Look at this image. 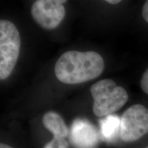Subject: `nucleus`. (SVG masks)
I'll return each instance as SVG.
<instances>
[{
    "mask_svg": "<svg viewBox=\"0 0 148 148\" xmlns=\"http://www.w3.org/2000/svg\"><path fill=\"white\" fill-rule=\"evenodd\" d=\"M103 69V59L96 51L71 50L60 56L56 63L54 72L60 82L76 84L96 78Z\"/></svg>",
    "mask_w": 148,
    "mask_h": 148,
    "instance_id": "nucleus-1",
    "label": "nucleus"
},
{
    "mask_svg": "<svg viewBox=\"0 0 148 148\" xmlns=\"http://www.w3.org/2000/svg\"><path fill=\"white\" fill-rule=\"evenodd\" d=\"M94 99L92 111L95 116L102 117L112 114L121 109L128 100L124 88L117 86L112 79L98 81L90 87Z\"/></svg>",
    "mask_w": 148,
    "mask_h": 148,
    "instance_id": "nucleus-2",
    "label": "nucleus"
},
{
    "mask_svg": "<svg viewBox=\"0 0 148 148\" xmlns=\"http://www.w3.org/2000/svg\"><path fill=\"white\" fill-rule=\"evenodd\" d=\"M21 47L19 32L8 20L0 21V79H5L13 71Z\"/></svg>",
    "mask_w": 148,
    "mask_h": 148,
    "instance_id": "nucleus-3",
    "label": "nucleus"
},
{
    "mask_svg": "<svg viewBox=\"0 0 148 148\" xmlns=\"http://www.w3.org/2000/svg\"><path fill=\"white\" fill-rule=\"evenodd\" d=\"M148 133V108L141 104L131 106L123 112L120 123V137L134 142Z\"/></svg>",
    "mask_w": 148,
    "mask_h": 148,
    "instance_id": "nucleus-4",
    "label": "nucleus"
},
{
    "mask_svg": "<svg viewBox=\"0 0 148 148\" xmlns=\"http://www.w3.org/2000/svg\"><path fill=\"white\" fill-rule=\"evenodd\" d=\"M63 0H38L31 8L32 18L40 27L52 29L58 27L65 16Z\"/></svg>",
    "mask_w": 148,
    "mask_h": 148,
    "instance_id": "nucleus-5",
    "label": "nucleus"
},
{
    "mask_svg": "<svg viewBox=\"0 0 148 148\" xmlns=\"http://www.w3.org/2000/svg\"><path fill=\"white\" fill-rule=\"evenodd\" d=\"M96 127L87 120L76 119L71 126L70 139L73 145L79 148H93L99 141Z\"/></svg>",
    "mask_w": 148,
    "mask_h": 148,
    "instance_id": "nucleus-6",
    "label": "nucleus"
},
{
    "mask_svg": "<svg viewBox=\"0 0 148 148\" xmlns=\"http://www.w3.org/2000/svg\"><path fill=\"white\" fill-rule=\"evenodd\" d=\"M42 124L55 137L65 138L69 134V129L62 118L56 112L49 111L42 116Z\"/></svg>",
    "mask_w": 148,
    "mask_h": 148,
    "instance_id": "nucleus-7",
    "label": "nucleus"
},
{
    "mask_svg": "<svg viewBox=\"0 0 148 148\" xmlns=\"http://www.w3.org/2000/svg\"><path fill=\"white\" fill-rule=\"evenodd\" d=\"M101 134L106 141H112L120 132L121 119L115 114H110L100 120Z\"/></svg>",
    "mask_w": 148,
    "mask_h": 148,
    "instance_id": "nucleus-8",
    "label": "nucleus"
},
{
    "mask_svg": "<svg viewBox=\"0 0 148 148\" xmlns=\"http://www.w3.org/2000/svg\"><path fill=\"white\" fill-rule=\"evenodd\" d=\"M43 148H69V143L64 138L53 136Z\"/></svg>",
    "mask_w": 148,
    "mask_h": 148,
    "instance_id": "nucleus-9",
    "label": "nucleus"
},
{
    "mask_svg": "<svg viewBox=\"0 0 148 148\" xmlns=\"http://www.w3.org/2000/svg\"><path fill=\"white\" fill-rule=\"evenodd\" d=\"M140 84L142 90L148 95V68L142 75Z\"/></svg>",
    "mask_w": 148,
    "mask_h": 148,
    "instance_id": "nucleus-10",
    "label": "nucleus"
},
{
    "mask_svg": "<svg viewBox=\"0 0 148 148\" xmlns=\"http://www.w3.org/2000/svg\"><path fill=\"white\" fill-rule=\"evenodd\" d=\"M142 15L144 19L145 20V21L148 23V0L145 1V3H144L143 9H142Z\"/></svg>",
    "mask_w": 148,
    "mask_h": 148,
    "instance_id": "nucleus-11",
    "label": "nucleus"
},
{
    "mask_svg": "<svg viewBox=\"0 0 148 148\" xmlns=\"http://www.w3.org/2000/svg\"><path fill=\"white\" fill-rule=\"evenodd\" d=\"M106 1L107 3H110V4H116V3L121 2V1H119V0H107Z\"/></svg>",
    "mask_w": 148,
    "mask_h": 148,
    "instance_id": "nucleus-12",
    "label": "nucleus"
},
{
    "mask_svg": "<svg viewBox=\"0 0 148 148\" xmlns=\"http://www.w3.org/2000/svg\"><path fill=\"white\" fill-rule=\"evenodd\" d=\"M0 148H13V147H12L11 146L8 145H6V144L5 143H1L0 144Z\"/></svg>",
    "mask_w": 148,
    "mask_h": 148,
    "instance_id": "nucleus-13",
    "label": "nucleus"
},
{
    "mask_svg": "<svg viewBox=\"0 0 148 148\" xmlns=\"http://www.w3.org/2000/svg\"><path fill=\"white\" fill-rule=\"evenodd\" d=\"M146 148H148V147H146Z\"/></svg>",
    "mask_w": 148,
    "mask_h": 148,
    "instance_id": "nucleus-14",
    "label": "nucleus"
}]
</instances>
